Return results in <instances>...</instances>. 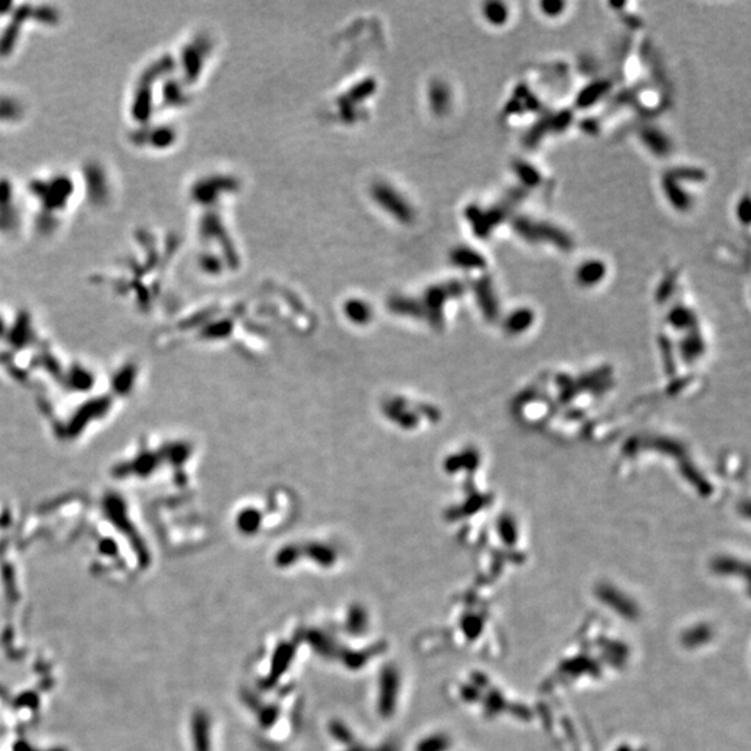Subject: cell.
<instances>
[{
    "mask_svg": "<svg viewBox=\"0 0 751 751\" xmlns=\"http://www.w3.org/2000/svg\"><path fill=\"white\" fill-rule=\"evenodd\" d=\"M378 690V713L381 717L388 718L396 708L399 693V675L394 667L387 665L381 671Z\"/></svg>",
    "mask_w": 751,
    "mask_h": 751,
    "instance_id": "1",
    "label": "cell"
},
{
    "mask_svg": "<svg viewBox=\"0 0 751 751\" xmlns=\"http://www.w3.org/2000/svg\"><path fill=\"white\" fill-rule=\"evenodd\" d=\"M292 654H294V650L290 644H281L277 650H276V654H274V658H273V665H272V674L269 676V679L273 682V681H277V678L287 671L291 660H292Z\"/></svg>",
    "mask_w": 751,
    "mask_h": 751,
    "instance_id": "2",
    "label": "cell"
},
{
    "mask_svg": "<svg viewBox=\"0 0 751 751\" xmlns=\"http://www.w3.org/2000/svg\"><path fill=\"white\" fill-rule=\"evenodd\" d=\"M366 626H368V615H366V612L359 607H354L350 611L348 619H347L348 630L352 632L354 634H359V633L365 632Z\"/></svg>",
    "mask_w": 751,
    "mask_h": 751,
    "instance_id": "3",
    "label": "cell"
},
{
    "mask_svg": "<svg viewBox=\"0 0 751 751\" xmlns=\"http://www.w3.org/2000/svg\"><path fill=\"white\" fill-rule=\"evenodd\" d=\"M196 732L199 734L198 749L199 751H209V722L203 715L196 720Z\"/></svg>",
    "mask_w": 751,
    "mask_h": 751,
    "instance_id": "4",
    "label": "cell"
},
{
    "mask_svg": "<svg viewBox=\"0 0 751 751\" xmlns=\"http://www.w3.org/2000/svg\"><path fill=\"white\" fill-rule=\"evenodd\" d=\"M312 646L315 650H318L320 654H330L333 651V643L330 641L329 637H326L323 633L320 632H315L311 634L309 637Z\"/></svg>",
    "mask_w": 751,
    "mask_h": 751,
    "instance_id": "5",
    "label": "cell"
},
{
    "mask_svg": "<svg viewBox=\"0 0 751 751\" xmlns=\"http://www.w3.org/2000/svg\"><path fill=\"white\" fill-rule=\"evenodd\" d=\"M487 18L493 24H503L507 18V10L503 3H490L487 6Z\"/></svg>",
    "mask_w": 751,
    "mask_h": 751,
    "instance_id": "6",
    "label": "cell"
},
{
    "mask_svg": "<svg viewBox=\"0 0 751 751\" xmlns=\"http://www.w3.org/2000/svg\"><path fill=\"white\" fill-rule=\"evenodd\" d=\"M330 731H332V735H333L337 741H340V742H343V743H351L352 739H354V738H352V734L350 732V729H348L344 724H341V722H333L332 727H330Z\"/></svg>",
    "mask_w": 751,
    "mask_h": 751,
    "instance_id": "7",
    "label": "cell"
},
{
    "mask_svg": "<svg viewBox=\"0 0 751 751\" xmlns=\"http://www.w3.org/2000/svg\"><path fill=\"white\" fill-rule=\"evenodd\" d=\"M602 272H604L602 266L600 263L593 262V263H588V265L581 267L580 278L583 281H594V274H595V277H600L602 274Z\"/></svg>",
    "mask_w": 751,
    "mask_h": 751,
    "instance_id": "8",
    "label": "cell"
},
{
    "mask_svg": "<svg viewBox=\"0 0 751 751\" xmlns=\"http://www.w3.org/2000/svg\"><path fill=\"white\" fill-rule=\"evenodd\" d=\"M443 746L444 743L441 742V739H426L423 741L416 751H441L443 750Z\"/></svg>",
    "mask_w": 751,
    "mask_h": 751,
    "instance_id": "9",
    "label": "cell"
},
{
    "mask_svg": "<svg viewBox=\"0 0 751 751\" xmlns=\"http://www.w3.org/2000/svg\"><path fill=\"white\" fill-rule=\"evenodd\" d=\"M344 660L348 667L355 668V667L362 665L366 661V657L362 653H348V657H345Z\"/></svg>",
    "mask_w": 751,
    "mask_h": 751,
    "instance_id": "10",
    "label": "cell"
},
{
    "mask_svg": "<svg viewBox=\"0 0 751 751\" xmlns=\"http://www.w3.org/2000/svg\"><path fill=\"white\" fill-rule=\"evenodd\" d=\"M563 6H565V4H563V3H560V1H546V3L542 4L543 11H544L546 14H549V15H553V17L557 15V14L560 13L558 10L563 8Z\"/></svg>",
    "mask_w": 751,
    "mask_h": 751,
    "instance_id": "11",
    "label": "cell"
},
{
    "mask_svg": "<svg viewBox=\"0 0 751 751\" xmlns=\"http://www.w3.org/2000/svg\"><path fill=\"white\" fill-rule=\"evenodd\" d=\"M276 718H277V710H276L274 707H270V708H267V710L262 714L260 721L263 722V725L269 727V725H272V724L274 722Z\"/></svg>",
    "mask_w": 751,
    "mask_h": 751,
    "instance_id": "12",
    "label": "cell"
},
{
    "mask_svg": "<svg viewBox=\"0 0 751 751\" xmlns=\"http://www.w3.org/2000/svg\"><path fill=\"white\" fill-rule=\"evenodd\" d=\"M378 751H394V749L389 748V746H385V748H382V749H380Z\"/></svg>",
    "mask_w": 751,
    "mask_h": 751,
    "instance_id": "13",
    "label": "cell"
},
{
    "mask_svg": "<svg viewBox=\"0 0 751 751\" xmlns=\"http://www.w3.org/2000/svg\"><path fill=\"white\" fill-rule=\"evenodd\" d=\"M348 751H362V749H358V748H352V749H350V750Z\"/></svg>",
    "mask_w": 751,
    "mask_h": 751,
    "instance_id": "14",
    "label": "cell"
}]
</instances>
